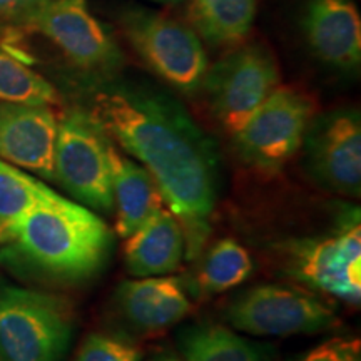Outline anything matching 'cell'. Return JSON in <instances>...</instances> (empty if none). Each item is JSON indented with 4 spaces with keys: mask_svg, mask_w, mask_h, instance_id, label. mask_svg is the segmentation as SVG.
Masks as SVG:
<instances>
[{
    "mask_svg": "<svg viewBox=\"0 0 361 361\" xmlns=\"http://www.w3.org/2000/svg\"><path fill=\"white\" fill-rule=\"evenodd\" d=\"M313 178L329 191L360 197L361 121L356 111H335L316 121L305 135Z\"/></svg>",
    "mask_w": 361,
    "mask_h": 361,
    "instance_id": "obj_11",
    "label": "cell"
},
{
    "mask_svg": "<svg viewBox=\"0 0 361 361\" xmlns=\"http://www.w3.org/2000/svg\"><path fill=\"white\" fill-rule=\"evenodd\" d=\"M226 319L234 329L255 336L314 335L340 323L335 311L319 298L279 284L243 291L228 305Z\"/></svg>",
    "mask_w": 361,
    "mask_h": 361,
    "instance_id": "obj_6",
    "label": "cell"
},
{
    "mask_svg": "<svg viewBox=\"0 0 361 361\" xmlns=\"http://www.w3.org/2000/svg\"><path fill=\"white\" fill-rule=\"evenodd\" d=\"M142 348L126 338L90 333L79 346L74 361H141Z\"/></svg>",
    "mask_w": 361,
    "mask_h": 361,
    "instance_id": "obj_22",
    "label": "cell"
},
{
    "mask_svg": "<svg viewBox=\"0 0 361 361\" xmlns=\"http://www.w3.org/2000/svg\"><path fill=\"white\" fill-rule=\"evenodd\" d=\"M116 305L126 322L142 333L173 326L192 308L183 279L168 274L123 281L116 291Z\"/></svg>",
    "mask_w": 361,
    "mask_h": 361,
    "instance_id": "obj_13",
    "label": "cell"
},
{
    "mask_svg": "<svg viewBox=\"0 0 361 361\" xmlns=\"http://www.w3.org/2000/svg\"><path fill=\"white\" fill-rule=\"evenodd\" d=\"M111 246L106 221L59 194L7 221L0 264L25 279L75 284L96 276L109 259Z\"/></svg>",
    "mask_w": 361,
    "mask_h": 361,
    "instance_id": "obj_2",
    "label": "cell"
},
{
    "mask_svg": "<svg viewBox=\"0 0 361 361\" xmlns=\"http://www.w3.org/2000/svg\"><path fill=\"white\" fill-rule=\"evenodd\" d=\"M49 0H0V19L25 22Z\"/></svg>",
    "mask_w": 361,
    "mask_h": 361,
    "instance_id": "obj_24",
    "label": "cell"
},
{
    "mask_svg": "<svg viewBox=\"0 0 361 361\" xmlns=\"http://www.w3.org/2000/svg\"><path fill=\"white\" fill-rule=\"evenodd\" d=\"M0 102L51 107L59 104V94L47 79L0 47Z\"/></svg>",
    "mask_w": 361,
    "mask_h": 361,
    "instance_id": "obj_19",
    "label": "cell"
},
{
    "mask_svg": "<svg viewBox=\"0 0 361 361\" xmlns=\"http://www.w3.org/2000/svg\"><path fill=\"white\" fill-rule=\"evenodd\" d=\"M211 111L226 133L236 135L255 111L279 87L276 59L259 44L228 54L206 72Z\"/></svg>",
    "mask_w": 361,
    "mask_h": 361,
    "instance_id": "obj_8",
    "label": "cell"
},
{
    "mask_svg": "<svg viewBox=\"0 0 361 361\" xmlns=\"http://www.w3.org/2000/svg\"><path fill=\"white\" fill-rule=\"evenodd\" d=\"M178 348L184 361H264L258 346L214 323L184 328L178 336Z\"/></svg>",
    "mask_w": 361,
    "mask_h": 361,
    "instance_id": "obj_17",
    "label": "cell"
},
{
    "mask_svg": "<svg viewBox=\"0 0 361 361\" xmlns=\"http://www.w3.org/2000/svg\"><path fill=\"white\" fill-rule=\"evenodd\" d=\"M111 146L112 141L89 112L72 109L59 121L54 179L94 213L114 211Z\"/></svg>",
    "mask_w": 361,
    "mask_h": 361,
    "instance_id": "obj_4",
    "label": "cell"
},
{
    "mask_svg": "<svg viewBox=\"0 0 361 361\" xmlns=\"http://www.w3.org/2000/svg\"><path fill=\"white\" fill-rule=\"evenodd\" d=\"M291 361H361V341L358 338L336 336L319 343Z\"/></svg>",
    "mask_w": 361,
    "mask_h": 361,
    "instance_id": "obj_23",
    "label": "cell"
},
{
    "mask_svg": "<svg viewBox=\"0 0 361 361\" xmlns=\"http://www.w3.org/2000/svg\"><path fill=\"white\" fill-rule=\"evenodd\" d=\"M288 273L324 295L350 305L361 300V228L358 214L322 238L290 246Z\"/></svg>",
    "mask_w": 361,
    "mask_h": 361,
    "instance_id": "obj_9",
    "label": "cell"
},
{
    "mask_svg": "<svg viewBox=\"0 0 361 361\" xmlns=\"http://www.w3.org/2000/svg\"><path fill=\"white\" fill-rule=\"evenodd\" d=\"M74 310L64 298L0 284V361H64Z\"/></svg>",
    "mask_w": 361,
    "mask_h": 361,
    "instance_id": "obj_3",
    "label": "cell"
},
{
    "mask_svg": "<svg viewBox=\"0 0 361 361\" xmlns=\"http://www.w3.org/2000/svg\"><path fill=\"white\" fill-rule=\"evenodd\" d=\"M184 255L186 241L183 229L166 207L126 238L124 263L128 273L134 278L173 273L183 263Z\"/></svg>",
    "mask_w": 361,
    "mask_h": 361,
    "instance_id": "obj_15",
    "label": "cell"
},
{
    "mask_svg": "<svg viewBox=\"0 0 361 361\" xmlns=\"http://www.w3.org/2000/svg\"><path fill=\"white\" fill-rule=\"evenodd\" d=\"M313 52L338 69H353L361 59V20L353 0H310L303 20Z\"/></svg>",
    "mask_w": 361,
    "mask_h": 361,
    "instance_id": "obj_14",
    "label": "cell"
},
{
    "mask_svg": "<svg viewBox=\"0 0 361 361\" xmlns=\"http://www.w3.org/2000/svg\"><path fill=\"white\" fill-rule=\"evenodd\" d=\"M149 361H184L183 356L174 353L173 350H161L159 353H156Z\"/></svg>",
    "mask_w": 361,
    "mask_h": 361,
    "instance_id": "obj_25",
    "label": "cell"
},
{
    "mask_svg": "<svg viewBox=\"0 0 361 361\" xmlns=\"http://www.w3.org/2000/svg\"><path fill=\"white\" fill-rule=\"evenodd\" d=\"M84 71L109 72L123 61L119 47L92 16L87 0H49L24 22Z\"/></svg>",
    "mask_w": 361,
    "mask_h": 361,
    "instance_id": "obj_10",
    "label": "cell"
},
{
    "mask_svg": "<svg viewBox=\"0 0 361 361\" xmlns=\"http://www.w3.org/2000/svg\"><path fill=\"white\" fill-rule=\"evenodd\" d=\"M154 2H161V4H178V2H183V0H154Z\"/></svg>",
    "mask_w": 361,
    "mask_h": 361,
    "instance_id": "obj_27",
    "label": "cell"
},
{
    "mask_svg": "<svg viewBox=\"0 0 361 361\" xmlns=\"http://www.w3.org/2000/svg\"><path fill=\"white\" fill-rule=\"evenodd\" d=\"M87 112L154 178L183 229L186 256H200L211 233L221 178L209 135L173 97L139 85H101Z\"/></svg>",
    "mask_w": 361,
    "mask_h": 361,
    "instance_id": "obj_1",
    "label": "cell"
},
{
    "mask_svg": "<svg viewBox=\"0 0 361 361\" xmlns=\"http://www.w3.org/2000/svg\"><path fill=\"white\" fill-rule=\"evenodd\" d=\"M59 194L27 171L0 159V223L19 218Z\"/></svg>",
    "mask_w": 361,
    "mask_h": 361,
    "instance_id": "obj_21",
    "label": "cell"
},
{
    "mask_svg": "<svg viewBox=\"0 0 361 361\" xmlns=\"http://www.w3.org/2000/svg\"><path fill=\"white\" fill-rule=\"evenodd\" d=\"M256 13V0H192L191 19L209 44H234L246 37Z\"/></svg>",
    "mask_w": 361,
    "mask_h": 361,
    "instance_id": "obj_18",
    "label": "cell"
},
{
    "mask_svg": "<svg viewBox=\"0 0 361 361\" xmlns=\"http://www.w3.org/2000/svg\"><path fill=\"white\" fill-rule=\"evenodd\" d=\"M252 273V259L234 239H221L206 255L200 269L202 291L218 295L246 281Z\"/></svg>",
    "mask_w": 361,
    "mask_h": 361,
    "instance_id": "obj_20",
    "label": "cell"
},
{
    "mask_svg": "<svg viewBox=\"0 0 361 361\" xmlns=\"http://www.w3.org/2000/svg\"><path fill=\"white\" fill-rule=\"evenodd\" d=\"M57 126L51 107L0 102V159L54 179Z\"/></svg>",
    "mask_w": 361,
    "mask_h": 361,
    "instance_id": "obj_12",
    "label": "cell"
},
{
    "mask_svg": "<svg viewBox=\"0 0 361 361\" xmlns=\"http://www.w3.org/2000/svg\"><path fill=\"white\" fill-rule=\"evenodd\" d=\"M109 157L116 231L126 239L164 207V197L149 171L114 144Z\"/></svg>",
    "mask_w": 361,
    "mask_h": 361,
    "instance_id": "obj_16",
    "label": "cell"
},
{
    "mask_svg": "<svg viewBox=\"0 0 361 361\" xmlns=\"http://www.w3.org/2000/svg\"><path fill=\"white\" fill-rule=\"evenodd\" d=\"M123 30L139 57L176 90L192 94L202 87L207 57L194 30L147 8L126 12Z\"/></svg>",
    "mask_w": 361,
    "mask_h": 361,
    "instance_id": "obj_5",
    "label": "cell"
},
{
    "mask_svg": "<svg viewBox=\"0 0 361 361\" xmlns=\"http://www.w3.org/2000/svg\"><path fill=\"white\" fill-rule=\"evenodd\" d=\"M6 236H7V223H0V245L4 243Z\"/></svg>",
    "mask_w": 361,
    "mask_h": 361,
    "instance_id": "obj_26",
    "label": "cell"
},
{
    "mask_svg": "<svg viewBox=\"0 0 361 361\" xmlns=\"http://www.w3.org/2000/svg\"><path fill=\"white\" fill-rule=\"evenodd\" d=\"M313 102L293 87H278L233 135L241 159L263 173H276L293 159L313 117Z\"/></svg>",
    "mask_w": 361,
    "mask_h": 361,
    "instance_id": "obj_7",
    "label": "cell"
}]
</instances>
